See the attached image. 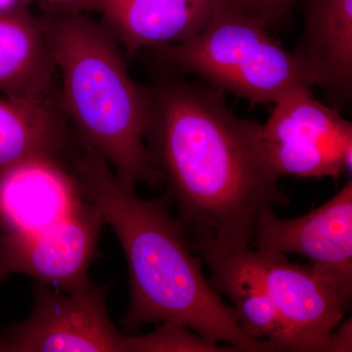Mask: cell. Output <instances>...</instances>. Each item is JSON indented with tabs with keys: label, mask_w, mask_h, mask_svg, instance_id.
<instances>
[{
	"label": "cell",
	"mask_w": 352,
	"mask_h": 352,
	"mask_svg": "<svg viewBox=\"0 0 352 352\" xmlns=\"http://www.w3.org/2000/svg\"><path fill=\"white\" fill-rule=\"evenodd\" d=\"M247 254L283 323L289 351L328 352L351 303L352 281L280 252L248 247Z\"/></svg>",
	"instance_id": "cell-7"
},
{
	"label": "cell",
	"mask_w": 352,
	"mask_h": 352,
	"mask_svg": "<svg viewBox=\"0 0 352 352\" xmlns=\"http://www.w3.org/2000/svg\"><path fill=\"white\" fill-rule=\"evenodd\" d=\"M352 351L351 318L340 322L329 340L328 352Z\"/></svg>",
	"instance_id": "cell-18"
},
{
	"label": "cell",
	"mask_w": 352,
	"mask_h": 352,
	"mask_svg": "<svg viewBox=\"0 0 352 352\" xmlns=\"http://www.w3.org/2000/svg\"><path fill=\"white\" fill-rule=\"evenodd\" d=\"M112 284L63 289L36 282L31 314L0 333V351H124L126 336L108 311Z\"/></svg>",
	"instance_id": "cell-6"
},
{
	"label": "cell",
	"mask_w": 352,
	"mask_h": 352,
	"mask_svg": "<svg viewBox=\"0 0 352 352\" xmlns=\"http://www.w3.org/2000/svg\"><path fill=\"white\" fill-rule=\"evenodd\" d=\"M19 6H23L20 0H0V11L8 10Z\"/></svg>",
	"instance_id": "cell-20"
},
{
	"label": "cell",
	"mask_w": 352,
	"mask_h": 352,
	"mask_svg": "<svg viewBox=\"0 0 352 352\" xmlns=\"http://www.w3.org/2000/svg\"><path fill=\"white\" fill-rule=\"evenodd\" d=\"M252 249L298 254L312 265L352 281L351 179L321 207L293 219L274 208L259 215Z\"/></svg>",
	"instance_id": "cell-9"
},
{
	"label": "cell",
	"mask_w": 352,
	"mask_h": 352,
	"mask_svg": "<svg viewBox=\"0 0 352 352\" xmlns=\"http://www.w3.org/2000/svg\"><path fill=\"white\" fill-rule=\"evenodd\" d=\"M69 166L85 200L100 212L126 256L131 300L122 318L134 333L150 323L175 322L208 342H226L238 351H268L238 323L205 276L201 259L190 247L182 222L166 195L145 200L120 180L107 162L78 139Z\"/></svg>",
	"instance_id": "cell-2"
},
{
	"label": "cell",
	"mask_w": 352,
	"mask_h": 352,
	"mask_svg": "<svg viewBox=\"0 0 352 352\" xmlns=\"http://www.w3.org/2000/svg\"><path fill=\"white\" fill-rule=\"evenodd\" d=\"M207 264L210 282L231 302L240 327L270 351H289V340L263 280L247 254V247L223 248L208 242L190 243Z\"/></svg>",
	"instance_id": "cell-12"
},
{
	"label": "cell",
	"mask_w": 352,
	"mask_h": 352,
	"mask_svg": "<svg viewBox=\"0 0 352 352\" xmlns=\"http://www.w3.org/2000/svg\"><path fill=\"white\" fill-rule=\"evenodd\" d=\"M153 55L166 68L197 76L254 105L314 87L293 52L233 2L194 38L155 48Z\"/></svg>",
	"instance_id": "cell-4"
},
{
	"label": "cell",
	"mask_w": 352,
	"mask_h": 352,
	"mask_svg": "<svg viewBox=\"0 0 352 352\" xmlns=\"http://www.w3.org/2000/svg\"><path fill=\"white\" fill-rule=\"evenodd\" d=\"M20 2L25 6L38 3L41 9H60L85 12V0H20Z\"/></svg>",
	"instance_id": "cell-19"
},
{
	"label": "cell",
	"mask_w": 352,
	"mask_h": 352,
	"mask_svg": "<svg viewBox=\"0 0 352 352\" xmlns=\"http://www.w3.org/2000/svg\"><path fill=\"white\" fill-rule=\"evenodd\" d=\"M232 0H85L126 54L182 43L203 31Z\"/></svg>",
	"instance_id": "cell-11"
},
{
	"label": "cell",
	"mask_w": 352,
	"mask_h": 352,
	"mask_svg": "<svg viewBox=\"0 0 352 352\" xmlns=\"http://www.w3.org/2000/svg\"><path fill=\"white\" fill-rule=\"evenodd\" d=\"M71 154L31 157L0 175V234L41 230L82 207L87 200L69 166Z\"/></svg>",
	"instance_id": "cell-10"
},
{
	"label": "cell",
	"mask_w": 352,
	"mask_h": 352,
	"mask_svg": "<svg viewBox=\"0 0 352 352\" xmlns=\"http://www.w3.org/2000/svg\"><path fill=\"white\" fill-rule=\"evenodd\" d=\"M149 90L146 149L189 242L251 245L261 212L291 201L266 156L261 124L237 117L221 90L173 69L157 72Z\"/></svg>",
	"instance_id": "cell-1"
},
{
	"label": "cell",
	"mask_w": 352,
	"mask_h": 352,
	"mask_svg": "<svg viewBox=\"0 0 352 352\" xmlns=\"http://www.w3.org/2000/svg\"><path fill=\"white\" fill-rule=\"evenodd\" d=\"M261 138L279 178L351 176V122L317 100L312 88L294 90L278 100L261 124Z\"/></svg>",
	"instance_id": "cell-5"
},
{
	"label": "cell",
	"mask_w": 352,
	"mask_h": 352,
	"mask_svg": "<svg viewBox=\"0 0 352 352\" xmlns=\"http://www.w3.org/2000/svg\"><path fill=\"white\" fill-rule=\"evenodd\" d=\"M103 217L87 201L54 226L29 233L0 234V284L11 274L73 289L89 283Z\"/></svg>",
	"instance_id": "cell-8"
},
{
	"label": "cell",
	"mask_w": 352,
	"mask_h": 352,
	"mask_svg": "<svg viewBox=\"0 0 352 352\" xmlns=\"http://www.w3.org/2000/svg\"><path fill=\"white\" fill-rule=\"evenodd\" d=\"M124 351L157 352H226L238 351L231 344H212L193 330L175 322H163L155 332L148 335L126 336Z\"/></svg>",
	"instance_id": "cell-16"
},
{
	"label": "cell",
	"mask_w": 352,
	"mask_h": 352,
	"mask_svg": "<svg viewBox=\"0 0 352 352\" xmlns=\"http://www.w3.org/2000/svg\"><path fill=\"white\" fill-rule=\"evenodd\" d=\"M300 0H232L252 19L270 31L284 27Z\"/></svg>",
	"instance_id": "cell-17"
},
{
	"label": "cell",
	"mask_w": 352,
	"mask_h": 352,
	"mask_svg": "<svg viewBox=\"0 0 352 352\" xmlns=\"http://www.w3.org/2000/svg\"><path fill=\"white\" fill-rule=\"evenodd\" d=\"M305 28L292 50L314 87L347 103L352 90V0H305Z\"/></svg>",
	"instance_id": "cell-14"
},
{
	"label": "cell",
	"mask_w": 352,
	"mask_h": 352,
	"mask_svg": "<svg viewBox=\"0 0 352 352\" xmlns=\"http://www.w3.org/2000/svg\"><path fill=\"white\" fill-rule=\"evenodd\" d=\"M76 139L60 103L0 95V175L31 157H68Z\"/></svg>",
	"instance_id": "cell-15"
},
{
	"label": "cell",
	"mask_w": 352,
	"mask_h": 352,
	"mask_svg": "<svg viewBox=\"0 0 352 352\" xmlns=\"http://www.w3.org/2000/svg\"><path fill=\"white\" fill-rule=\"evenodd\" d=\"M29 6L0 11V95L60 103V78L38 16Z\"/></svg>",
	"instance_id": "cell-13"
},
{
	"label": "cell",
	"mask_w": 352,
	"mask_h": 352,
	"mask_svg": "<svg viewBox=\"0 0 352 352\" xmlns=\"http://www.w3.org/2000/svg\"><path fill=\"white\" fill-rule=\"evenodd\" d=\"M38 16L60 78V105L78 138L135 188L164 184L144 142L149 87L127 71L120 44L87 13L41 9Z\"/></svg>",
	"instance_id": "cell-3"
}]
</instances>
